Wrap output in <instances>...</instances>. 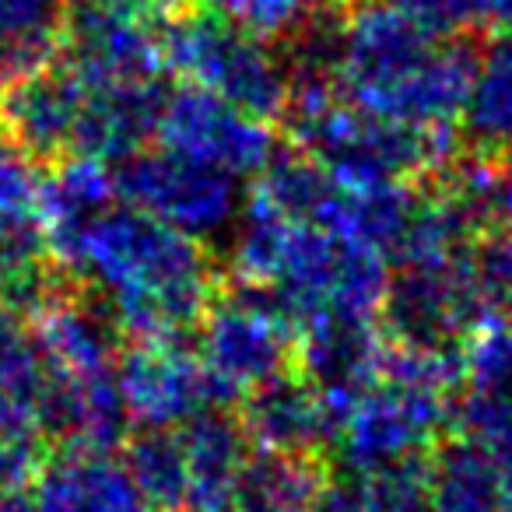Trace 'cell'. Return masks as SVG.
<instances>
[{"label":"cell","instance_id":"6da1fadb","mask_svg":"<svg viewBox=\"0 0 512 512\" xmlns=\"http://www.w3.org/2000/svg\"><path fill=\"white\" fill-rule=\"evenodd\" d=\"M64 274L99 295L123 337L155 341L197 327L218 292L204 242L137 207H106L74 232L53 239Z\"/></svg>","mask_w":512,"mask_h":512},{"label":"cell","instance_id":"7a4b0ae2","mask_svg":"<svg viewBox=\"0 0 512 512\" xmlns=\"http://www.w3.org/2000/svg\"><path fill=\"white\" fill-rule=\"evenodd\" d=\"M460 386L463 355H432L386 341L376 379L337 414L330 446L355 477L425 460L453 428Z\"/></svg>","mask_w":512,"mask_h":512},{"label":"cell","instance_id":"3957f363","mask_svg":"<svg viewBox=\"0 0 512 512\" xmlns=\"http://www.w3.org/2000/svg\"><path fill=\"white\" fill-rule=\"evenodd\" d=\"M158 39L165 71L183 78L186 85L204 88L264 123L285 120L292 71L267 39L186 4L165 11Z\"/></svg>","mask_w":512,"mask_h":512},{"label":"cell","instance_id":"277c9868","mask_svg":"<svg viewBox=\"0 0 512 512\" xmlns=\"http://www.w3.org/2000/svg\"><path fill=\"white\" fill-rule=\"evenodd\" d=\"M197 355L225 404L295 369L299 330L267 288L235 285L214 292L197 323Z\"/></svg>","mask_w":512,"mask_h":512},{"label":"cell","instance_id":"5b68a950","mask_svg":"<svg viewBox=\"0 0 512 512\" xmlns=\"http://www.w3.org/2000/svg\"><path fill=\"white\" fill-rule=\"evenodd\" d=\"M383 337L397 348L463 355L488 323H495L477 295L470 253L428 264H397L379 302Z\"/></svg>","mask_w":512,"mask_h":512},{"label":"cell","instance_id":"8992f818","mask_svg":"<svg viewBox=\"0 0 512 512\" xmlns=\"http://www.w3.org/2000/svg\"><path fill=\"white\" fill-rule=\"evenodd\" d=\"M116 197L193 239L218 235L239 214V176L176 148H141L116 165Z\"/></svg>","mask_w":512,"mask_h":512},{"label":"cell","instance_id":"52a82bcc","mask_svg":"<svg viewBox=\"0 0 512 512\" xmlns=\"http://www.w3.org/2000/svg\"><path fill=\"white\" fill-rule=\"evenodd\" d=\"M116 383L130 421L144 428H179L197 414L228 407L197 348L183 337L134 341L116 358Z\"/></svg>","mask_w":512,"mask_h":512},{"label":"cell","instance_id":"ba28073f","mask_svg":"<svg viewBox=\"0 0 512 512\" xmlns=\"http://www.w3.org/2000/svg\"><path fill=\"white\" fill-rule=\"evenodd\" d=\"M158 141L232 176H256L278 151L271 123L193 85H179L169 92L158 123Z\"/></svg>","mask_w":512,"mask_h":512},{"label":"cell","instance_id":"9c48e42d","mask_svg":"<svg viewBox=\"0 0 512 512\" xmlns=\"http://www.w3.org/2000/svg\"><path fill=\"white\" fill-rule=\"evenodd\" d=\"M130 414L123 404L116 369L95 376L50 369L39 400V432L64 453H113L130 439Z\"/></svg>","mask_w":512,"mask_h":512},{"label":"cell","instance_id":"30bf717a","mask_svg":"<svg viewBox=\"0 0 512 512\" xmlns=\"http://www.w3.org/2000/svg\"><path fill=\"white\" fill-rule=\"evenodd\" d=\"M32 334L39 341L46 365L74 376L116 369L123 330L109 306L81 285H60L32 313Z\"/></svg>","mask_w":512,"mask_h":512},{"label":"cell","instance_id":"8fae6325","mask_svg":"<svg viewBox=\"0 0 512 512\" xmlns=\"http://www.w3.org/2000/svg\"><path fill=\"white\" fill-rule=\"evenodd\" d=\"M239 425L249 446L271 453L323 456L334 442V414L323 393L299 369L256 386L239 400Z\"/></svg>","mask_w":512,"mask_h":512},{"label":"cell","instance_id":"7c38bea8","mask_svg":"<svg viewBox=\"0 0 512 512\" xmlns=\"http://www.w3.org/2000/svg\"><path fill=\"white\" fill-rule=\"evenodd\" d=\"M85 88L74 74L53 60L0 95V127L32 162H64L71 158Z\"/></svg>","mask_w":512,"mask_h":512},{"label":"cell","instance_id":"4fadbf2b","mask_svg":"<svg viewBox=\"0 0 512 512\" xmlns=\"http://www.w3.org/2000/svg\"><path fill=\"white\" fill-rule=\"evenodd\" d=\"M172 88L165 78L130 81V85L85 88L78 127H74L71 155L92 158V162H127L151 137H158L165 102Z\"/></svg>","mask_w":512,"mask_h":512},{"label":"cell","instance_id":"5bb4252c","mask_svg":"<svg viewBox=\"0 0 512 512\" xmlns=\"http://www.w3.org/2000/svg\"><path fill=\"white\" fill-rule=\"evenodd\" d=\"M36 512H151L134 477L109 453H60L32 484Z\"/></svg>","mask_w":512,"mask_h":512},{"label":"cell","instance_id":"9a60e30c","mask_svg":"<svg viewBox=\"0 0 512 512\" xmlns=\"http://www.w3.org/2000/svg\"><path fill=\"white\" fill-rule=\"evenodd\" d=\"M460 155L505 162L512 158V29L481 43L477 71L456 120Z\"/></svg>","mask_w":512,"mask_h":512},{"label":"cell","instance_id":"2e32d148","mask_svg":"<svg viewBox=\"0 0 512 512\" xmlns=\"http://www.w3.org/2000/svg\"><path fill=\"white\" fill-rule=\"evenodd\" d=\"M190 477V509L186 512H228L232 488L246 456L253 453L239 418L214 407L176 428Z\"/></svg>","mask_w":512,"mask_h":512},{"label":"cell","instance_id":"e0dca14e","mask_svg":"<svg viewBox=\"0 0 512 512\" xmlns=\"http://www.w3.org/2000/svg\"><path fill=\"white\" fill-rule=\"evenodd\" d=\"M64 267L53 253L43 211L0 214V309L32 316L60 285Z\"/></svg>","mask_w":512,"mask_h":512},{"label":"cell","instance_id":"ac0fdd59","mask_svg":"<svg viewBox=\"0 0 512 512\" xmlns=\"http://www.w3.org/2000/svg\"><path fill=\"white\" fill-rule=\"evenodd\" d=\"M330 481L323 456L256 449L235 477L228 512H316Z\"/></svg>","mask_w":512,"mask_h":512},{"label":"cell","instance_id":"d6986e66","mask_svg":"<svg viewBox=\"0 0 512 512\" xmlns=\"http://www.w3.org/2000/svg\"><path fill=\"white\" fill-rule=\"evenodd\" d=\"M46 376L50 365L25 316L0 309V432L39 428Z\"/></svg>","mask_w":512,"mask_h":512},{"label":"cell","instance_id":"ffe728a7","mask_svg":"<svg viewBox=\"0 0 512 512\" xmlns=\"http://www.w3.org/2000/svg\"><path fill=\"white\" fill-rule=\"evenodd\" d=\"M64 0H0V95L57 60Z\"/></svg>","mask_w":512,"mask_h":512},{"label":"cell","instance_id":"44dd1931","mask_svg":"<svg viewBox=\"0 0 512 512\" xmlns=\"http://www.w3.org/2000/svg\"><path fill=\"white\" fill-rule=\"evenodd\" d=\"M127 474L151 512H186L190 509V477H186L183 446L176 428H144L123 442Z\"/></svg>","mask_w":512,"mask_h":512},{"label":"cell","instance_id":"7402d4cb","mask_svg":"<svg viewBox=\"0 0 512 512\" xmlns=\"http://www.w3.org/2000/svg\"><path fill=\"white\" fill-rule=\"evenodd\" d=\"M425 460L400 463L376 474H351V481L341 484L330 481L316 512H432Z\"/></svg>","mask_w":512,"mask_h":512},{"label":"cell","instance_id":"603a6c76","mask_svg":"<svg viewBox=\"0 0 512 512\" xmlns=\"http://www.w3.org/2000/svg\"><path fill=\"white\" fill-rule=\"evenodd\" d=\"M435 39L512 29V0H393Z\"/></svg>","mask_w":512,"mask_h":512},{"label":"cell","instance_id":"cb8c5ba5","mask_svg":"<svg viewBox=\"0 0 512 512\" xmlns=\"http://www.w3.org/2000/svg\"><path fill=\"white\" fill-rule=\"evenodd\" d=\"M172 4H179V8L183 4L186 8H204L211 15L225 18V22L239 25V29L253 32V36L267 39V43L306 29L309 18L320 15L309 0H172Z\"/></svg>","mask_w":512,"mask_h":512},{"label":"cell","instance_id":"d4e9b609","mask_svg":"<svg viewBox=\"0 0 512 512\" xmlns=\"http://www.w3.org/2000/svg\"><path fill=\"white\" fill-rule=\"evenodd\" d=\"M463 386L512 411V320H495L463 348Z\"/></svg>","mask_w":512,"mask_h":512},{"label":"cell","instance_id":"484cf974","mask_svg":"<svg viewBox=\"0 0 512 512\" xmlns=\"http://www.w3.org/2000/svg\"><path fill=\"white\" fill-rule=\"evenodd\" d=\"M470 274L491 320H512V232H484L470 246Z\"/></svg>","mask_w":512,"mask_h":512},{"label":"cell","instance_id":"4316f807","mask_svg":"<svg viewBox=\"0 0 512 512\" xmlns=\"http://www.w3.org/2000/svg\"><path fill=\"white\" fill-rule=\"evenodd\" d=\"M50 460V442L39 428L0 432V491H25Z\"/></svg>","mask_w":512,"mask_h":512},{"label":"cell","instance_id":"83f0119b","mask_svg":"<svg viewBox=\"0 0 512 512\" xmlns=\"http://www.w3.org/2000/svg\"><path fill=\"white\" fill-rule=\"evenodd\" d=\"M39 190L43 183H39L32 158L22 155L11 141L0 144V214L39 207Z\"/></svg>","mask_w":512,"mask_h":512},{"label":"cell","instance_id":"f1b7e54d","mask_svg":"<svg viewBox=\"0 0 512 512\" xmlns=\"http://www.w3.org/2000/svg\"><path fill=\"white\" fill-rule=\"evenodd\" d=\"M0 512H36L29 491H0Z\"/></svg>","mask_w":512,"mask_h":512},{"label":"cell","instance_id":"f546056e","mask_svg":"<svg viewBox=\"0 0 512 512\" xmlns=\"http://www.w3.org/2000/svg\"><path fill=\"white\" fill-rule=\"evenodd\" d=\"M309 4H313V8L320 11V15H330V11H334L337 4H341V0H309Z\"/></svg>","mask_w":512,"mask_h":512}]
</instances>
